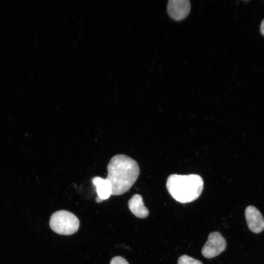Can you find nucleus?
Masks as SVG:
<instances>
[{
	"mask_svg": "<svg viewBox=\"0 0 264 264\" xmlns=\"http://www.w3.org/2000/svg\"><path fill=\"white\" fill-rule=\"evenodd\" d=\"M177 264H203L202 263L186 255L181 256L178 259Z\"/></svg>",
	"mask_w": 264,
	"mask_h": 264,
	"instance_id": "nucleus-9",
	"label": "nucleus"
},
{
	"mask_svg": "<svg viewBox=\"0 0 264 264\" xmlns=\"http://www.w3.org/2000/svg\"><path fill=\"white\" fill-rule=\"evenodd\" d=\"M260 30L261 33L264 36V19L262 22L260 27Z\"/></svg>",
	"mask_w": 264,
	"mask_h": 264,
	"instance_id": "nucleus-11",
	"label": "nucleus"
},
{
	"mask_svg": "<svg viewBox=\"0 0 264 264\" xmlns=\"http://www.w3.org/2000/svg\"><path fill=\"white\" fill-rule=\"evenodd\" d=\"M129 209L136 217L145 218L149 214L148 209L145 206L142 197L138 194H134L128 202Z\"/></svg>",
	"mask_w": 264,
	"mask_h": 264,
	"instance_id": "nucleus-8",
	"label": "nucleus"
},
{
	"mask_svg": "<svg viewBox=\"0 0 264 264\" xmlns=\"http://www.w3.org/2000/svg\"><path fill=\"white\" fill-rule=\"evenodd\" d=\"M166 187L176 201L186 203L199 197L203 189V181L200 176L196 174H172L167 178Z\"/></svg>",
	"mask_w": 264,
	"mask_h": 264,
	"instance_id": "nucleus-2",
	"label": "nucleus"
},
{
	"mask_svg": "<svg viewBox=\"0 0 264 264\" xmlns=\"http://www.w3.org/2000/svg\"><path fill=\"white\" fill-rule=\"evenodd\" d=\"M92 181L93 184L96 187L97 197L96 198V201L97 202H101L110 197L111 195V186L106 178L95 176Z\"/></svg>",
	"mask_w": 264,
	"mask_h": 264,
	"instance_id": "nucleus-7",
	"label": "nucleus"
},
{
	"mask_svg": "<svg viewBox=\"0 0 264 264\" xmlns=\"http://www.w3.org/2000/svg\"><path fill=\"white\" fill-rule=\"evenodd\" d=\"M110 264H129L127 261L121 256H115L112 258Z\"/></svg>",
	"mask_w": 264,
	"mask_h": 264,
	"instance_id": "nucleus-10",
	"label": "nucleus"
},
{
	"mask_svg": "<svg viewBox=\"0 0 264 264\" xmlns=\"http://www.w3.org/2000/svg\"><path fill=\"white\" fill-rule=\"evenodd\" d=\"M49 225L51 229L57 234L70 235L77 231L79 227V220L72 213L62 210L52 214Z\"/></svg>",
	"mask_w": 264,
	"mask_h": 264,
	"instance_id": "nucleus-3",
	"label": "nucleus"
},
{
	"mask_svg": "<svg viewBox=\"0 0 264 264\" xmlns=\"http://www.w3.org/2000/svg\"><path fill=\"white\" fill-rule=\"evenodd\" d=\"M191 3L189 0H169L167 12L173 19L179 21L185 18L189 14Z\"/></svg>",
	"mask_w": 264,
	"mask_h": 264,
	"instance_id": "nucleus-5",
	"label": "nucleus"
},
{
	"mask_svg": "<svg viewBox=\"0 0 264 264\" xmlns=\"http://www.w3.org/2000/svg\"><path fill=\"white\" fill-rule=\"evenodd\" d=\"M106 179L111 186V195L119 196L129 191L138 177L140 168L137 162L123 154L113 156L108 166Z\"/></svg>",
	"mask_w": 264,
	"mask_h": 264,
	"instance_id": "nucleus-1",
	"label": "nucleus"
},
{
	"mask_svg": "<svg viewBox=\"0 0 264 264\" xmlns=\"http://www.w3.org/2000/svg\"><path fill=\"white\" fill-rule=\"evenodd\" d=\"M245 216L247 225L251 231L259 233L264 230V219L255 207L247 206L245 209Z\"/></svg>",
	"mask_w": 264,
	"mask_h": 264,
	"instance_id": "nucleus-6",
	"label": "nucleus"
},
{
	"mask_svg": "<svg viewBox=\"0 0 264 264\" xmlns=\"http://www.w3.org/2000/svg\"><path fill=\"white\" fill-rule=\"evenodd\" d=\"M226 246V242L221 234L217 231L210 233L203 245L201 253L206 258H212L220 254Z\"/></svg>",
	"mask_w": 264,
	"mask_h": 264,
	"instance_id": "nucleus-4",
	"label": "nucleus"
}]
</instances>
